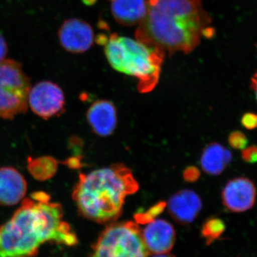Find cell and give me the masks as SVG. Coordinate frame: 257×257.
<instances>
[{
    "instance_id": "obj_14",
    "label": "cell",
    "mask_w": 257,
    "mask_h": 257,
    "mask_svg": "<svg viewBox=\"0 0 257 257\" xmlns=\"http://www.w3.org/2000/svg\"><path fill=\"white\" fill-rule=\"evenodd\" d=\"M147 0H112L111 13L115 21L124 26L140 25L149 10Z\"/></svg>"
},
{
    "instance_id": "obj_23",
    "label": "cell",
    "mask_w": 257,
    "mask_h": 257,
    "mask_svg": "<svg viewBox=\"0 0 257 257\" xmlns=\"http://www.w3.org/2000/svg\"><path fill=\"white\" fill-rule=\"evenodd\" d=\"M8 49L7 42H5L4 37L0 35V62L5 60L7 55H8Z\"/></svg>"
},
{
    "instance_id": "obj_26",
    "label": "cell",
    "mask_w": 257,
    "mask_h": 257,
    "mask_svg": "<svg viewBox=\"0 0 257 257\" xmlns=\"http://www.w3.org/2000/svg\"><path fill=\"white\" fill-rule=\"evenodd\" d=\"M83 2H84L85 5H91L94 4L96 0H83Z\"/></svg>"
},
{
    "instance_id": "obj_10",
    "label": "cell",
    "mask_w": 257,
    "mask_h": 257,
    "mask_svg": "<svg viewBox=\"0 0 257 257\" xmlns=\"http://www.w3.org/2000/svg\"><path fill=\"white\" fill-rule=\"evenodd\" d=\"M142 235L149 252L155 254L170 252L176 241L175 228L165 219L147 223Z\"/></svg>"
},
{
    "instance_id": "obj_25",
    "label": "cell",
    "mask_w": 257,
    "mask_h": 257,
    "mask_svg": "<svg viewBox=\"0 0 257 257\" xmlns=\"http://www.w3.org/2000/svg\"><path fill=\"white\" fill-rule=\"evenodd\" d=\"M153 257H175L174 255L170 254L168 253H159V254H155Z\"/></svg>"
},
{
    "instance_id": "obj_8",
    "label": "cell",
    "mask_w": 257,
    "mask_h": 257,
    "mask_svg": "<svg viewBox=\"0 0 257 257\" xmlns=\"http://www.w3.org/2000/svg\"><path fill=\"white\" fill-rule=\"evenodd\" d=\"M61 46L67 52L80 54L87 52L94 41V30L87 22L80 19L65 20L58 32Z\"/></svg>"
},
{
    "instance_id": "obj_27",
    "label": "cell",
    "mask_w": 257,
    "mask_h": 257,
    "mask_svg": "<svg viewBox=\"0 0 257 257\" xmlns=\"http://www.w3.org/2000/svg\"><path fill=\"white\" fill-rule=\"evenodd\" d=\"M155 2H156V0H149V1H148L149 5H153L154 3H155Z\"/></svg>"
},
{
    "instance_id": "obj_7",
    "label": "cell",
    "mask_w": 257,
    "mask_h": 257,
    "mask_svg": "<svg viewBox=\"0 0 257 257\" xmlns=\"http://www.w3.org/2000/svg\"><path fill=\"white\" fill-rule=\"evenodd\" d=\"M28 105L32 111L44 119L63 114L65 97L60 86L50 81H42L31 87Z\"/></svg>"
},
{
    "instance_id": "obj_3",
    "label": "cell",
    "mask_w": 257,
    "mask_h": 257,
    "mask_svg": "<svg viewBox=\"0 0 257 257\" xmlns=\"http://www.w3.org/2000/svg\"><path fill=\"white\" fill-rule=\"evenodd\" d=\"M133 172L121 164L80 174L72 199L79 214L94 222L112 223L122 213L125 199L138 192Z\"/></svg>"
},
{
    "instance_id": "obj_24",
    "label": "cell",
    "mask_w": 257,
    "mask_h": 257,
    "mask_svg": "<svg viewBox=\"0 0 257 257\" xmlns=\"http://www.w3.org/2000/svg\"><path fill=\"white\" fill-rule=\"evenodd\" d=\"M251 88L254 92L255 97H256V99L257 101V72L253 76L252 78H251Z\"/></svg>"
},
{
    "instance_id": "obj_22",
    "label": "cell",
    "mask_w": 257,
    "mask_h": 257,
    "mask_svg": "<svg viewBox=\"0 0 257 257\" xmlns=\"http://www.w3.org/2000/svg\"><path fill=\"white\" fill-rule=\"evenodd\" d=\"M200 176V172L195 167H189L184 171V180L189 182H196Z\"/></svg>"
},
{
    "instance_id": "obj_13",
    "label": "cell",
    "mask_w": 257,
    "mask_h": 257,
    "mask_svg": "<svg viewBox=\"0 0 257 257\" xmlns=\"http://www.w3.org/2000/svg\"><path fill=\"white\" fill-rule=\"evenodd\" d=\"M27 182L23 175L11 167L0 168V205L14 206L26 194Z\"/></svg>"
},
{
    "instance_id": "obj_18",
    "label": "cell",
    "mask_w": 257,
    "mask_h": 257,
    "mask_svg": "<svg viewBox=\"0 0 257 257\" xmlns=\"http://www.w3.org/2000/svg\"><path fill=\"white\" fill-rule=\"evenodd\" d=\"M167 204L165 202L157 203L155 206L150 208L145 212H139L135 216L136 223L138 224H147L153 221L155 218L160 215L161 213L165 210Z\"/></svg>"
},
{
    "instance_id": "obj_9",
    "label": "cell",
    "mask_w": 257,
    "mask_h": 257,
    "mask_svg": "<svg viewBox=\"0 0 257 257\" xmlns=\"http://www.w3.org/2000/svg\"><path fill=\"white\" fill-rule=\"evenodd\" d=\"M223 204L234 213L245 212L254 206L256 189L251 179L237 177L226 183L221 193Z\"/></svg>"
},
{
    "instance_id": "obj_17",
    "label": "cell",
    "mask_w": 257,
    "mask_h": 257,
    "mask_svg": "<svg viewBox=\"0 0 257 257\" xmlns=\"http://www.w3.org/2000/svg\"><path fill=\"white\" fill-rule=\"evenodd\" d=\"M225 229L226 226L222 219L216 217L210 218L203 224L202 234L207 241V244H210L224 234Z\"/></svg>"
},
{
    "instance_id": "obj_20",
    "label": "cell",
    "mask_w": 257,
    "mask_h": 257,
    "mask_svg": "<svg viewBox=\"0 0 257 257\" xmlns=\"http://www.w3.org/2000/svg\"><path fill=\"white\" fill-rule=\"evenodd\" d=\"M241 123L246 130H254L257 128V114L253 112L245 113L241 117Z\"/></svg>"
},
{
    "instance_id": "obj_21",
    "label": "cell",
    "mask_w": 257,
    "mask_h": 257,
    "mask_svg": "<svg viewBox=\"0 0 257 257\" xmlns=\"http://www.w3.org/2000/svg\"><path fill=\"white\" fill-rule=\"evenodd\" d=\"M241 157L244 162L249 164L257 163V147H246L241 150Z\"/></svg>"
},
{
    "instance_id": "obj_16",
    "label": "cell",
    "mask_w": 257,
    "mask_h": 257,
    "mask_svg": "<svg viewBox=\"0 0 257 257\" xmlns=\"http://www.w3.org/2000/svg\"><path fill=\"white\" fill-rule=\"evenodd\" d=\"M28 169L34 178L39 181H45L55 175L58 165L57 161L52 157L45 156L35 159L29 157Z\"/></svg>"
},
{
    "instance_id": "obj_15",
    "label": "cell",
    "mask_w": 257,
    "mask_h": 257,
    "mask_svg": "<svg viewBox=\"0 0 257 257\" xmlns=\"http://www.w3.org/2000/svg\"><path fill=\"white\" fill-rule=\"evenodd\" d=\"M232 160L231 152L219 143L209 144L204 149L200 159L202 170L210 175L222 173Z\"/></svg>"
},
{
    "instance_id": "obj_2",
    "label": "cell",
    "mask_w": 257,
    "mask_h": 257,
    "mask_svg": "<svg viewBox=\"0 0 257 257\" xmlns=\"http://www.w3.org/2000/svg\"><path fill=\"white\" fill-rule=\"evenodd\" d=\"M211 18L202 0H156L139 25L135 37L169 55L189 54L211 35Z\"/></svg>"
},
{
    "instance_id": "obj_11",
    "label": "cell",
    "mask_w": 257,
    "mask_h": 257,
    "mask_svg": "<svg viewBox=\"0 0 257 257\" xmlns=\"http://www.w3.org/2000/svg\"><path fill=\"white\" fill-rule=\"evenodd\" d=\"M167 207L170 215L177 222L189 224L199 215L202 202L197 193L190 189H183L170 198Z\"/></svg>"
},
{
    "instance_id": "obj_12",
    "label": "cell",
    "mask_w": 257,
    "mask_h": 257,
    "mask_svg": "<svg viewBox=\"0 0 257 257\" xmlns=\"http://www.w3.org/2000/svg\"><path fill=\"white\" fill-rule=\"evenodd\" d=\"M116 109L112 102L98 100L87 111L88 124L99 137H108L114 133L117 122Z\"/></svg>"
},
{
    "instance_id": "obj_5",
    "label": "cell",
    "mask_w": 257,
    "mask_h": 257,
    "mask_svg": "<svg viewBox=\"0 0 257 257\" xmlns=\"http://www.w3.org/2000/svg\"><path fill=\"white\" fill-rule=\"evenodd\" d=\"M138 223H110L103 230L89 257H148Z\"/></svg>"
},
{
    "instance_id": "obj_4",
    "label": "cell",
    "mask_w": 257,
    "mask_h": 257,
    "mask_svg": "<svg viewBox=\"0 0 257 257\" xmlns=\"http://www.w3.org/2000/svg\"><path fill=\"white\" fill-rule=\"evenodd\" d=\"M104 53L113 69L138 79L139 92H151L158 84L164 51L137 39L111 34L104 44Z\"/></svg>"
},
{
    "instance_id": "obj_19",
    "label": "cell",
    "mask_w": 257,
    "mask_h": 257,
    "mask_svg": "<svg viewBox=\"0 0 257 257\" xmlns=\"http://www.w3.org/2000/svg\"><path fill=\"white\" fill-rule=\"evenodd\" d=\"M228 142L231 147L237 150H242L248 146V139L240 131L232 132L230 134Z\"/></svg>"
},
{
    "instance_id": "obj_1",
    "label": "cell",
    "mask_w": 257,
    "mask_h": 257,
    "mask_svg": "<svg viewBox=\"0 0 257 257\" xmlns=\"http://www.w3.org/2000/svg\"><path fill=\"white\" fill-rule=\"evenodd\" d=\"M46 242L72 246L78 239L64 221L62 205L51 202L46 192H37L0 225V257H34Z\"/></svg>"
},
{
    "instance_id": "obj_6",
    "label": "cell",
    "mask_w": 257,
    "mask_h": 257,
    "mask_svg": "<svg viewBox=\"0 0 257 257\" xmlns=\"http://www.w3.org/2000/svg\"><path fill=\"white\" fill-rule=\"evenodd\" d=\"M31 84L20 62L5 60L0 62V117L13 119L26 112Z\"/></svg>"
}]
</instances>
